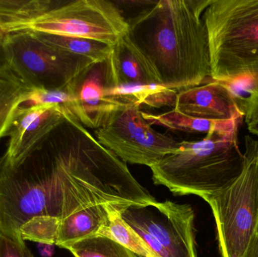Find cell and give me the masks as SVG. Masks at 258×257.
Wrapping results in <instances>:
<instances>
[{"instance_id":"cell-27","label":"cell","mask_w":258,"mask_h":257,"mask_svg":"<svg viewBox=\"0 0 258 257\" xmlns=\"http://www.w3.org/2000/svg\"><path fill=\"white\" fill-rule=\"evenodd\" d=\"M0 235H1V233H0Z\"/></svg>"},{"instance_id":"cell-15","label":"cell","mask_w":258,"mask_h":257,"mask_svg":"<svg viewBox=\"0 0 258 257\" xmlns=\"http://www.w3.org/2000/svg\"><path fill=\"white\" fill-rule=\"evenodd\" d=\"M30 90L6 63L0 64V140L7 137L15 113Z\"/></svg>"},{"instance_id":"cell-11","label":"cell","mask_w":258,"mask_h":257,"mask_svg":"<svg viewBox=\"0 0 258 257\" xmlns=\"http://www.w3.org/2000/svg\"><path fill=\"white\" fill-rule=\"evenodd\" d=\"M238 98L228 84L212 80L177 92L174 110L191 117L216 122L241 121L245 111Z\"/></svg>"},{"instance_id":"cell-9","label":"cell","mask_w":258,"mask_h":257,"mask_svg":"<svg viewBox=\"0 0 258 257\" xmlns=\"http://www.w3.org/2000/svg\"><path fill=\"white\" fill-rule=\"evenodd\" d=\"M107 87L106 61L94 63L67 86L72 101L63 108L71 111L86 128L98 129L127 104L107 97Z\"/></svg>"},{"instance_id":"cell-6","label":"cell","mask_w":258,"mask_h":257,"mask_svg":"<svg viewBox=\"0 0 258 257\" xmlns=\"http://www.w3.org/2000/svg\"><path fill=\"white\" fill-rule=\"evenodd\" d=\"M0 48L4 63L31 90L64 89L95 63L45 43L33 32L5 35Z\"/></svg>"},{"instance_id":"cell-2","label":"cell","mask_w":258,"mask_h":257,"mask_svg":"<svg viewBox=\"0 0 258 257\" xmlns=\"http://www.w3.org/2000/svg\"><path fill=\"white\" fill-rule=\"evenodd\" d=\"M245 167L238 131L209 133L198 141H181L173 153L150 167L157 185L179 196L206 199L231 185Z\"/></svg>"},{"instance_id":"cell-20","label":"cell","mask_w":258,"mask_h":257,"mask_svg":"<svg viewBox=\"0 0 258 257\" xmlns=\"http://www.w3.org/2000/svg\"><path fill=\"white\" fill-rule=\"evenodd\" d=\"M61 220L50 216H36L26 222L19 229L23 241L55 245Z\"/></svg>"},{"instance_id":"cell-4","label":"cell","mask_w":258,"mask_h":257,"mask_svg":"<svg viewBox=\"0 0 258 257\" xmlns=\"http://www.w3.org/2000/svg\"><path fill=\"white\" fill-rule=\"evenodd\" d=\"M245 167L227 188L205 199L216 223L221 257H244L258 230V141L245 137Z\"/></svg>"},{"instance_id":"cell-22","label":"cell","mask_w":258,"mask_h":257,"mask_svg":"<svg viewBox=\"0 0 258 257\" xmlns=\"http://www.w3.org/2000/svg\"><path fill=\"white\" fill-rule=\"evenodd\" d=\"M245 122L250 133L258 136V88L251 91L248 98H243Z\"/></svg>"},{"instance_id":"cell-23","label":"cell","mask_w":258,"mask_h":257,"mask_svg":"<svg viewBox=\"0 0 258 257\" xmlns=\"http://www.w3.org/2000/svg\"><path fill=\"white\" fill-rule=\"evenodd\" d=\"M0 257H34L25 243L17 242L5 235H0Z\"/></svg>"},{"instance_id":"cell-7","label":"cell","mask_w":258,"mask_h":257,"mask_svg":"<svg viewBox=\"0 0 258 257\" xmlns=\"http://www.w3.org/2000/svg\"><path fill=\"white\" fill-rule=\"evenodd\" d=\"M120 212L158 257H197L195 214L189 205L155 202L128 205Z\"/></svg>"},{"instance_id":"cell-17","label":"cell","mask_w":258,"mask_h":257,"mask_svg":"<svg viewBox=\"0 0 258 257\" xmlns=\"http://www.w3.org/2000/svg\"><path fill=\"white\" fill-rule=\"evenodd\" d=\"M126 206L108 204V224L98 235H104L122 244L134 254L140 257H158L137 233L135 229L122 219L120 211Z\"/></svg>"},{"instance_id":"cell-16","label":"cell","mask_w":258,"mask_h":257,"mask_svg":"<svg viewBox=\"0 0 258 257\" xmlns=\"http://www.w3.org/2000/svg\"><path fill=\"white\" fill-rule=\"evenodd\" d=\"M107 97L126 104L147 105L154 108L175 104L177 91L168 89L162 84H137L106 88Z\"/></svg>"},{"instance_id":"cell-12","label":"cell","mask_w":258,"mask_h":257,"mask_svg":"<svg viewBox=\"0 0 258 257\" xmlns=\"http://www.w3.org/2000/svg\"><path fill=\"white\" fill-rule=\"evenodd\" d=\"M106 65L107 88L162 84L156 68L128 33L111 45Z\"/></svg>"},{"instance_id":"cell-13","label":"cell","mask_w":258,"mask_h":257,"mask_svg":"<svg viewBox=\"0 0 258 257\" xmlns=\"http://www.w3.org/2000/svg\"><path fill=\"white\" fill-rule=\"evenodd\" d=\"M107 205L89 207L61 220L55 245L66 249L74 243L98 235L108 224Z\"/></svg>"},{"instance_id":"cell-8","label":"cell","mask_w":258,"mask_h":257,"mask_svg":"<svg viewBox=\"0 0 258 257\" xmlns=\"http://www.w3.org/2000/svg\"><path fill=\"white\" fill-rule=\"evenodd\" d=\"M141 107L127 104L115 113L94 135L124 162L152 166L178 148L180 142L152 128Z\"/></svg>"},{"instance_id":"cell-18","label":"cell","mask_w":258,"mask_h":257,"mask_svg":"<svg viewBox=\"0 0 258 257\" xmlns=\"http://www.w3.org/2000/svg\"><path fill=\"white\" fill-rule=\"evenodd\" d=\"M34 33L39 39L57 49L91 59L95 63L106 61L111 45L97 41L73 36Z\"/></svg>"},{"instance_id":"cell-21","label":"cell","mask_w":258,"mask_h":257,"mask_svg":"<svg viewBox=\"0 0 258 257\" xmlns=\"http://www.w3.org/2000/svg\"><path fill=\"white\" fill-rule=\"evenodd\" d=\"M71 97L66 88L59 90L33 89L26 96V102L33 105H60L68 107L71 103Z\"/></svg>"},{"instance_id":"cell-14","label":"cell","mask_w":258,"mask_h":257,"mask_svg":"<svg viewBox=\"0 0 258 257\" xmlns=\"http://www.w3.org/2000/svg\"><path fill=\"white\" fill-rule=\"evenodd\" d=\"M143 117L151 125H159L174 131H180L192 134H209L219 132H231L238 131L241 121L216 122L208 119H199L182 114L173 109L171 111L153 115L142 112Z\"/></svg>"},{"instance_id":"cell-25","label":"cell","mask_w":258,"mask_h":257,"mask_svg":"<svg viewBox=\"0 0 258 257\" xmlns=\"http://www.w3.org/2000/svg\"><path fill=\"white\" fill-rule=\"evenodd\" d=\"M244 257H258V233Z\"/></svg>"},{"instance_id":"cell-5","label":"cell","mask_w":258,"mask_h":257,"mask_svg":"<svg viewBox=\"0 0 258 257\" xmlns=\"http://www.w3.org/2000/svg\"><path fill=\"white\" fill-rule=\"evenodd\" d=\"M129 26L116 2L76 0L59 3L37 18L8 26L4 34L35 32L83 38L113 45L128 33Z\"/></svg>"},{"instance_id":"cell-28","label":"cell","mask_w":258,"mask_h":257,"mask_svg":"<svg viewBox=\"0 0 258 257\" xmlns=\"http://www.w3.org/2000/svg\"><path fill=\"white\" fill-rule=\"evenodd\" d=\"M257 233H258V230H257Z\"/></svg>"},{"instance_id":"cell-10","label":"cell","mask_w":258,"mask_h":257,"mask_svg":"<svg viewBox=\"0 0 258 257\" xmlns=\"http://www.w3.org/2000/svg\"><path fill=\"white\" fill-rule=\"evenodd\" d=\"M64 119L60 105L20 107L8 132L7 150L0 158L9 164L21 161Z\"/></svg>"},{"instance_id":"cell-19","label":"cell","mask_w":258,"mask_h":257,"mask_svg":"<svg viewBox=\"0 0 258 257\" xmlns=\"http://www.w3.org/2000/svg\"><path fill=\"white\" fill-rule=\"evenodd\" d=\"M75 257H132L122 244L104 235H96L67 247Z\"/></svg>"},{"instance_id":"cell-24","label":"cell","mask_w":258,"mask_h":257,"mask_svg":"<svg viewBox=\"0 0 258 257\" xmlns=\"http://www.w3.org/2000/svg\"><path fill=\"white\" fill-rule=\"evenodd\" d=\"M39 253L43 257H51L54 254V245L53 244H42L38 245Z\"/></svg>"},{"instance_id":"cell-3","label":"cell","mask_w":258,"mask_h":257,"mask_svg":"<svg viewBox=\"0 0 258 257\" xmlns=\"http://www.w3.org/2000/svg\"><path fill=\"white\" fill-rule=\"evenodd\" d=\"M210 50L212 78L258 88V0H213L203 14Z\"/></svg>"},{"instance_id":"cell-26","label":"cell","mask_w":258,"mask_h":257,"mask_svg":"<svg viewBox=\"0 0 258 257\" xmlns=\"http://www.w3.org/2000/svg\"><path fill=\"white\" fill-rule=\"evenodd\" d=\"M4 33L0 30V47H1L2 42H3V39H4L5 36Z\"/></svg>"},{"instance_id":"cell-1","label":"cell","mask_w":258,"mask_h":257,"mask_svg":"<svg viewBox=\"0 0 258 257\" xmlns=\"http://www.w3.org/2000/svg\"><path fill=\"white\" fill-rule=\"evenodd\" d=\"M213 0H159L127 20L128 36L172 90L212 81L203 14Z\"/></svg>"}]
</instances>
